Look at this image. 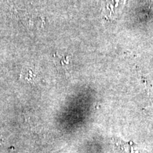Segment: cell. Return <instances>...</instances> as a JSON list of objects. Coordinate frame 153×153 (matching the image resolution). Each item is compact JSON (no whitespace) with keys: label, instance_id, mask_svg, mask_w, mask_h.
I'll use <instances>...</instances> for the list:
<instances>
[{"label":"cell","instance_id":"obj_1","mask_svg":"<svg viewBox=\"0 0 153 153\" xmlns=\"http://www.w3.org/2000/svg\"><path fill=\"white\" fill-rule=\"evenodd\" d=\"M126 0H105L104 14L107 18L114 17L123 9Z\"/></svg>","mask_w":153,"mask_h":153}]
</instances>
